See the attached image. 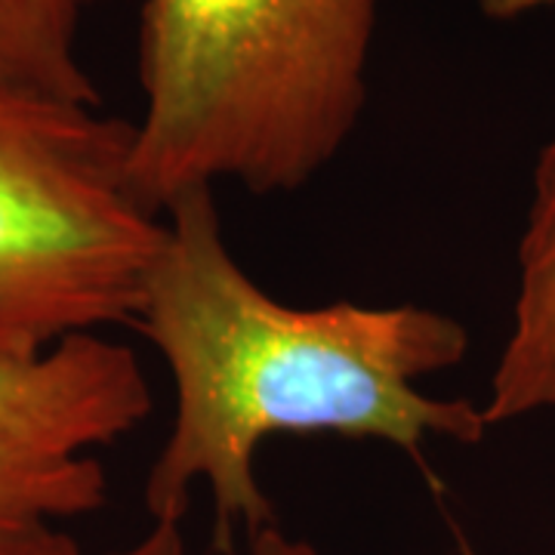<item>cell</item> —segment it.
Returning <instances> with one entry per match:
<instances>
[{
	"instance_id": "9",
	"label": "cell",
	"mask_w": 555,
	"mask_h": 555,
	"mask_svg": "<svg viewBox=\"0 0 555 555\" xmlns=\"http://www.w3.org/2000/svg\"><path fill=\"white\" fill-rule=\"evenodd\" d=\"M232 555H318V550L309 540L291 537L287 531H281L278 521H272V525L259 528L257 534L247 537L244 550Z\"/></svg>"
},
{
	"instance_id": "10",
	"label": "cell",
	"mask_w": 555,
	"mask_h": 555,
	"mask_svg": "<svg viewBox=\"0 0 555 555\" xmlns=\"http://www.w3.org/2000/svg\"><path fill=\"white\" fill-rule=\"evenodd\" d=\"M476 7L494 22H513L540 10H553L555 0H476Z\"/></svg>"
},
{
	"instance_id": "2",
	"label": "cell",
	"mask_w": 555,
	"mask_h": 555,
	"mask_svg": "<svg viewBox=\"0 0 555 555\" xmlns=\"http://www.w3.org/2000/svg\"><path fill=\"white\" fill-rule=\"evenodd\" d=\"M379 3L142 0L139 198L164 214L195 189L269 198L321 177L364 115Z\"/></svg>"
},
{
	"instance_id": "1",
	"label": "cell",
	"mask_w": 555,
	"mask_h": 555,
	"mask_svg": "<svg viewBox=\"0 0 555 555\" xmlns=\"http://www.w3.org/2000/svg\"><path fill=\"white\" fill-rule=\"evenodd\" d=\"M130 327L173 383V420L142 503L152 521H182L204 488L225 555L235 537L275 521L257 476L269 438H371L426 473L429 441L478 444L491 429L476 401L423 389L469 352L454 315L414 302H281L232 254L217 189L185 192L164 210Z\"/></svg>"
},
{
	"instance_id": "5",
	"label": "cell",
	"mask_w": 555,
	"mask_h": 555,
	"mask_svg": "<svg viewBox=\"0 0 555 555\" xmlns=\"http://www.w3.org/2000/svg\"><path fill=\"white\" fill-rule=\"evenodd\" d=\"M481 411L488 426L555 414V124L531 173V201L516 247L509 331Z\"/></svg>"
},
{
	"instance_id": "8",
	"label": "cell",
	"mask_w": 555,
	"mask_h": 555,
	"mask_svg": "<svg viewBox=\"0 0 555 555\" xmlns=\"http://www.w3.org/2000/svg\"><path fill=\"white\" fill-rule=\"evenodd\" d=\"M108 555H189L182 521H152L145 534Z\"/></svg>"
},
{
	"instance_id": "6",
	"label": "cell",
	"mask_w": 555,
	"mask_h": 555,
	"mask_svg": "<svg viewBox=\"0 0 555 555\" xmlns=\"http://www.w3.org/2000/svg\"><path fill=\"white\" fill-rule=\"evenodd\" d=\"M83 0H0V78L72 102L102 105L80 60Z\"/></svg>"
},
{
	"instance_id": "3",
	"label": "cell",
	"mask_w": 555,
	"mask_h": 555,
	"mask_svg": "<svg viewBox=\"0 0 555 555\" xmlns=\"http://www.w3.org/2000/svg\"><path fill=\"white\" fill-rule=\"evenodd\" d=\"M130 145L133 120L0 78V358L133 324L164 214Z\"/></svg>"
},
{
	"instance_id": "7",
	"label": "cell",
	"mask_w": 555,
	"mask_h": 555,
	"mask_svg": "<svg viewBox=\"0 0 555 555\" xmlns=\"http://www.w3.org/2000/svg\"><path fill=\"white\" fill-rule=\"evenodd\" d=\"M0 555H87L72 534L56 525L0 531Z\"/></svg>"
},
{
	"instance_id": "4",
	"label": "cell",
	"mask_w": 555,
	"mask_h": 555,
	"mask_svg": "<svg viewBox=\"0 0 555 555\" xmlns=\"http://www.w3.org/2000/svg\"><path fill=\"white\" fill-rule=\"evenodd\" d=\"M155 411L139 356L105 334L28 358H0V531L100 513L108 476L96 456Z\"/></svg>"
}]
</instances>
